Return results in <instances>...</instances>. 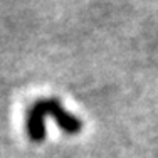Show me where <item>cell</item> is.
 Instances as JSON below:
<instances>
[{
  "label": "cell",
  "mask_w": 158,
  "mask_h": 158,
  "mask_svg": "<svg viewBox=\"0 0 158 158\" xmlns=\"http://www.w3.org/2000/svg\"><path fill=\"white\" fill-rule=\"evenodd\" d=\"M52 116L64 133L77 135L82 130V123L77 116L69 113L57 98L37 99L31 104L25 114V131L32 141L40 143L46 138V118Z\"/></svg>",
  "instance_id": "1"
}]
</instances>
